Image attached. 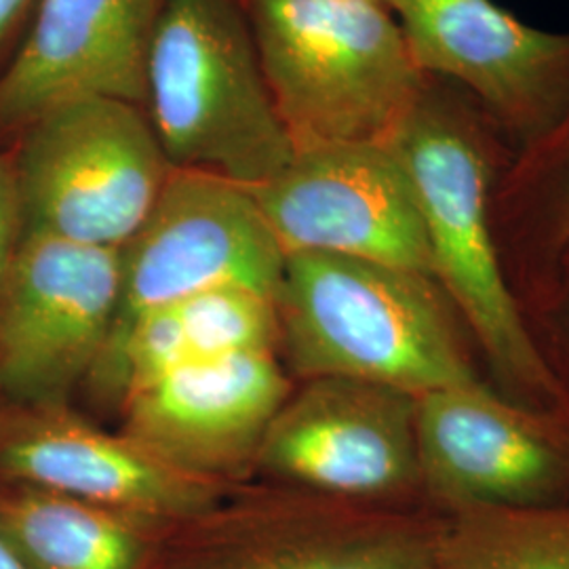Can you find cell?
<instances>
[{"label":"cell","mask_w":569,"mask_h":569,"mask_svg":"<svg viewBox=\"0 0 569 569\" xmlns=\"http://www.w3.org/2000/svg\"><path fill=\"white\" fill-rule=\"evenodd\" d=\"M403 167L427 230L432 279L510 380L549 387L496 241L493 197L515 150L481 106L430 77L387 142Z\"/></svg>","instance_id":"1"},{"label":"cell","mask_w":569,"mask_h":569,"mask_svg":"<svg viewBox=\"0 0 569 569\" xmlns=\"http://www.w3.org/2000/svg\"><path fill=\"white\" fill-rule=\"evenodd\" d=\"M427 274L331 253L287 256L274 293L284 369L296 380L338 376L425 395L477 385Z\"/></svg>","instance_id":"2"},{"label":"cell","mask_w":569,"mask_h":569,"mask_svg":"<svg viewBox=\"0 0 569 569\" xmlns=\"http://www.w3.org/2000/svg\"><path fill=\"white\" fill-rule=\"evenodd\" d=\"M296 148L387 143L428 74L397 16L367 0H241Z\"/></svg>","instance_id":"3"},{"label":"cell","mask_w":569,"mask_h":569,"mask_svg":"<svg viewBox=\"0 0 569 569\" xmlns=\"http://www.w3.org/2000/svg\"><path fill=\"white\" fill-rule=\"evenodd\" d=\"M143 110L173 169L256 188L293 157L241 0H167Z\"/></svg>","instance_id":"4"},{"label":"cell","mask_w":569,"mask_h":569,"mask_svg":"<svg viewBox=\"0 0 569 569\" xmlns=\"http://www.w3.org/2000/svg\"><path fill=\"white\" fill-rule=\"evenodd\" d=\"M441 512L249 481L169 526L152 569H430Z\"/></svg>","instance_id":"5"},{"label":"cell","mask_w":569,"mask_h":569,"mask_svg":"<svg viewBox=\"0 0 569 569\" xmlns=\"http://www.w3.org/2000/svg\"><path fill=\"white\" fill-rule=\"evenodd\" d=\"M20 133L23 232L121 249L173 169L142 106L114 98L58 103Z\"/></svg>","instance_id":"6"},{"label":"cell","mask_w":569,"mask_h":569,"mask_svg":"<svg viewBox=\"0 0 569 569\" xmlns=\"http://www.w3.org/2000/svg\"><path fill=\"white\" fill-rule=\"evenodd\" d=\"M418 397L355 378L293 382L266 428L253 481L406 507L420 488Z\"/></svg>","instance_id":"7"},{"label":"cell","mask_w":569,"mask_h":569,"mask_svg":"<svg viewBox=\"0 0 569 569\" xmlns=\"http://www.w3.org/2000/svg\"><path fill=\"white\" fill-rule=\"evenodd\" d=\"M121 249L23 232L0 291V399L72 406L106 350Z\"/></svg>","instance_id":"8"},{"label":"cell","mask_w":569,"mask_h":569,"mask_svg":"<svg viewBox=\"0 0 569 569\" xmlns=\"http://www.w3.org/2000/svg\"><path fill=\"white\" fill-rule=\"evenodd\" d=\"M284 262L249 188L171 169L157 203L121 247V298L110 338L152 308L211 289L274 296Z\"/></svg>","instance_id":"9"},{"label":"cell","mask_w":569,"mask_h":569,"mask_svg":"<svg viewBox=\"0 0 569 569\" xmlns=\"http://www.w3.org/2000/svg\"><path fill=\"white\" fill-rule=\"evenodd\" d=\"M249 190L284 256H346L432 279L427 230L387 143L296 148L274 178Z\"/></svg>","instance_id":"10"},{"label":"cell","mask_w":569,"mask_h":569,"mask_svg":"<svg viewBox=\"0 0 569 569\" xmlns=\"http://www.w3.org/2000/svg\"><path fill=\"white\" fill-rule=\"evenodd\" d=\"M418 66L481 106L515 154L569 110V32L512 16L496 0H397Z\"/></svg>","instance_id":"11"},{"label":"cell","mask_w":569,"mask_h":569,"mask_svg":"<svg viewBox=\"0 0 569 569\" xmlns=\"http://www.w3.org/2000/svg\"><path fill=\"white\" fill-rule=\"evenodd\" d=\"M277 350H249L182 367L122 401L117 430L194 479L253 481L266 428L293 387Z\"/></svg>","instance_id":"12"},{"label":"cell","mask_w":569,"mask_h":569,"mask_svg":"<svg viewBox=\"0 0 569 569\" xmlns=\"http://www.w3.org/2000/svg\"><path fill=\"white\" fill-rule=\"evenodd\" d=\"M0 486L58 491L173 526L226 491L96 425L72 406L0 399Z\"/></svg>","instance_id":"13"},{"label":"cell","mask_w":569,"mask_h":569,"mask_svg":"<svg viewBox=\"0 0 569 569\" xmlns=\"http://www.w3.org/2000/svg\"><path fill=\"white\" fill-rule=\"evenodd\" d=\"M167 0H41L0 77V129L21 131L77 98L143 108L148 56Z\"/></svg>","instance_id":"14"},{"label":"cell","mask_w":569,"mask_h":569,"mask_svg":"<svg viewBox=\"0 0 569 569\" xmlns=\"http://www.w3.org/2000/svg\"><path fill=\"white\" fill-rule=\"evenodd\" d=\"M420 488L443 510L549 505L566 460L549 437L481 382L418 397Z\"/></svg>","instance_id":"15"},{"label":"cell","mask_w":569,"mask_h":569,"mask_svg":"<svg viewBox=\"0 0 569 569\" xmlns=\"http://www.w3.org/2000/svg\"><path fill=\"white\" fill-rule=\"evenodd\" d=\"M274 296L222 287L152 308L117 331L91 371L84 392L100 409L167 373L249 350H277Z\"/></svg>","instance_id":"16"},{"label":"cell","mask_w":569,"mask_h":569,"mask_svg":"<svg viewBox=\"0 0 569 569\" xmlns=\"http://www.w3.org/2000/svg\"><path fill=\"white\" fill-rule=\"evenodd\" d=\"M167 528L58 491L0 486V529L28 569H152Z\"/></svg>","instance_id":"17"},{"label":"cell","mask_w":569,"mask_h":569,"mask_svg":"<svg viewBox=\"0 0 569 569\" xmlns=\"http://www.w3.org/2000/svg\"><path fill=\"white\" fill-rule=\"evenodd\" d=\"M430 569H569V505L446 512Z\"/></svg>","instance_id":"18"},{"label":"cell","mask_w":569,"mask_h":569,"mask_svg":"<svg viewBox=\"0 0 569 569\" xmlns=\"http://www.w3.org/2000/svg\"><path fill=\"white\" fill-rule=\"evenodd\" d=\"M505 199L507 209L528 207L550 244L569 243V110L545 138L517 152Z\"/></svg>","instance_id":"19"},{"label":"cell","mask_w":569,"mask_h":569,"mask_svg":"<svg viewBox=\"0 0 569 569\" xmlns=\"http://www.w3.org/2000/svg\"><path fill=\"white\" fill-rule=\"evenodd\" d=\"M23 237L20 188L13 148L0 152V291Z\"/></svg>","instance_id":"20"},{"label":"cell","mask_w":569,"mask_h":569,"mask_svg":"<svg viewBox=\"0 0 569 569\" xmlns=\"http://www.w3.org/2000/svg\"><path fill=\"white\" fill-rule=\"evenodd\" d=\"M28 0H0V42L9 34V30L20 20Z\"/></svg>","instance_id":"21"},{"label":"cell","mask_w":569,"mask_h":569,"mask_svg":"<svg viewBox=\"0 0 569 569\" xmlns=\"http://www.w3.org/2000/svg\"><path fill=\"white\" fill-rule=\"evenodd\" d=\"M0 569H28L18 550L7 540V536L0 529Z\"/></svg>","instance_id":"22"},{"label":"cell","mask_w":569,"mask_h":569,"mask_svg":"<svg viewBox=\"0 0 569 569\" xmlns=\"http://www.w3.org/2000/svg\"><path fill=\"white\" fill-rule=\"evenodd\" d=\"M367 2H376V4H382V7H387V9L392 11V7H395V2H397V0H367Z\"/></svg>","instance_id":"23"}]
</instances>
